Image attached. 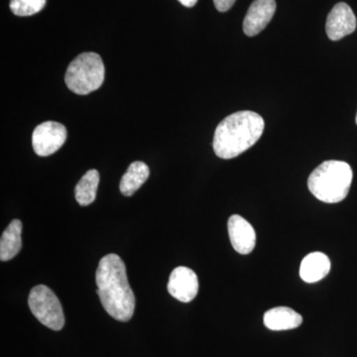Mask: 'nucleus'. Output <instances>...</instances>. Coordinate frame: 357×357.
<instances>
[{
  "label": "nucleus",
  "instance_id": "1",
  "mask_svg": "<svg viewBox=\"0 0 357 357\" xmlns=\"http://www.w3.org/2000/svg\"><path fill=\"white\" fill-rule=\"evenodd\" d=\"M98 295L105 312L119 321H128L135 310V297L128 283L124 262L119 255L103 256L96 274Z\"/></svg>",
  "mask_w": 357,
  "mask_h": 357
},
{
  "label": "nucleus",
  "instance_id": "2",
  "mask_svg": "<svg viewBox=\"0 0 357 357\" xmlns=\"http://www.w3.org/2000/svg\"><path fill=\"white\" fill-rule=\"evenodd\" d=\"M264 128V119L256 112L243 110L230 114L215 129L213 151L222 159L236 158L260 139Z\"/></svg>",
  "mask_w": 357,
  "mask_h": 357
},
{
  "label": "nucleus",
  "instance_id": "3",
  "mask_svg": "<svg viewBox=\"0 0 357 357\" xmlns=\"http://www.w3.org/2000/svg\"><path fill=\"white\" fill-rule=\"evenodd\" d=\"M352 177L354 174L349 164L331 160L312 171L307 180V187L319 201L337 204L344 201L349 195Z\"/></svg>",
  "mask_w": 357,
  "mask_h": 357
},
{
  "label": "nucleus",
  "instance_id": "4",
  "mask_svg": "<svg viewBox=\"0 0 357 357\" xmlns=\"http://www.w3.org/2000/svg\"><path fill=\"white\" fill-rule=\"evenodd\" d=\"M105 69L102 58L96 53H83L77 56L65 75L68 89L77 95H89L102 86Z\"/></svg>",
  "mask_w": 357,
  "mask_h": 357
},
{
  "label": "nucleus",
  "instance_id": "5",
  "mask_svg": "<svg viewBox=\"0 0 357 357\" xmlns=\"http://www.w3.org/2000/svg\"><path fill=\"white\" fill-rule=\"evenodd\" d=\"M28 304L32 314L40 323L53 331H60L65 326L62 305L57 296L45 285L35 286L30 292Z\"/></svg>",
  "mask_w": 357,
  "mask_h": 357
},
{
  "label": "nucleus",
  "instance_id": "6",
  "mask_svg": "<svg viewBox=\"0 0 357 357\" xmlns=\"http://www.w3.org/2000/svg\"><path fill=\"white\" fill-rule=\"evenodd\" d=\"M67 135V129L62 123L55 121L43 122L33 132V149L38 156H50L64 145Z\"/></svg>",
  "mask_w": 357,
  "mask_h": 357
},
{
  "label": "nucleus",
  "instance_id": "7",
  "mask_svg": "<svg viewBox=\"0 0 357 357\" xmlns=\"http://www.w3.org/2000/svg\"><path fill=\"white\" fill-rule=\"evenodd\" d=\"M356 17L351 6L344 2H340L328 13L326 31L328 38L338 41L356 31Z\"/></svg>",
  "mask_w": 357,
  "mask_h": 357
},
{
  "label": "nucleus",
  "instance_id": "8",
  "mask_svg": "<svg viewBox=\"0 0 357 357\" xmlns=\"http://www.w3.org/2000/svg\"><path fill=\"white\" fill-rule=\"evenodd\" d=\"M168 291L172 297L180 302L190 303L198 295V276L190 268H175L169 278Z\"/></svg>",
  "mask_w": 357,
  "mask_h": 357
},
{
  "label": "nucleus",
  "instance_id": "9",
  "mask_svg": "<svg viewBox=\"0 0 357 357\" xmlns=\"http://www.w3.org/2000/svg\"><path fill=\"white\" fill-rule=\"evenodd\" d=\"M276 11L275 0H255L243 20V31L249 37L256 36L273 18Z\"/></svg>",
  "mask_w": 357,
  "mask_h": 357
},
{
  "label": "nucleus",
  "instance_id": "10",
  "mask_svg": "<svg viewBox=\"0 0 357 357\" xmlns=\"http://www.w3.org/2000/svg\"><path fill=\"white\" fill-rule=\"evenodd\" d=\"M227 227L234 250L244 255L252 252L256 244V234L252 225L241 215H234L229 218Z\"/></svg>",
  "mask_w": 357,
  "mask_h": 357
},
{
  "label": "nucleus",
  "instance_id": "11",
  "mask_svg": "<svg viewBox=\"0 0 357 357\" xmlns=\"http://www.w3.org/2000/svg\"><path fill=\"white\" fill-rule=\"evenodd\" d=\"M330 258L323 252H312L303 259L300 266V276L307 283H316L330 273Z\"/></svg>",
  "mask_w": 357,
  "mask_h": 357
},
{
  "label": "nucleus",
  "instance_id": "12",
  "mask_svg": "<svg viewBox=\"0 0 357 357\" xmlns=\"http://www.w3.org/2000/svg\"><path fill=\"white\" fill-rule=\"evenodd\" d=\"M264 325L271 331H288L299 328L303 323L300 314L288 307H276L264 314Z\"/></svg>",
  "mask_w": 357,
  "mask_h": 357
},
{
  "label": "nucleus",
  "instance_id": "13",
  "mask_svg": "<svg viewBox=\"0 0 357 357\" xmlns=\"http://www.w3.org/2000/svg\"><path fill=\"white\" fill-rule=\"evenodd\" d=\"M21 232L22 222L20 220H14L2 234L0 239V260L8 261L20 253L21 245Z\"/></svg>",
  "mask_w": 357,
  "mask_h": 357
},
{
  "label": "nucleus",
  "instance_id": "14",
  "mask_svg": "<svg viewBox=\"0 0 357 357\" xmlns=\"http://www.w3.org/2000/svg\"><path fill=\"white\" fill-rule=\"evenodd\" d=\"M149 168L144 162L135 161L128 167L121 181V192L126 197L132 196L149 178Z\"/></svg>",
  "mask_w": 357,
  "mask_h": 357
},
{
  "label": "nucleus",
  "instance_id": "15",
  "mask_svg": "<svg viewBox=\"0 0 357 357\" xmlns=\"http://www.w3.org/2000/svg\"><path fill=\"white\" fill-rule=\"evenodd\" d=\"M100 184V174L96 170H89L79 181L75 189V196L79 204L86 206L95 202L98 187Z\"/></svg>",
  "mask_w": 357,
  "mask_h": 357
},
{
  "label": "nucleus",
  "instance_id": "16",
  "mask_svg": "<svg viewBox=\"0 0 357 357\" xmlns=\"http://www.w3.org/2000/svg\"><path fill=\"white\" fill-rule=\"evenodd\" d=\"M46 0H10V9L17 16H31L44 8Z\"/></svg>",
  "mask_w": 357,
  "mask_h": 357
},
{
  "label": "nucleus",
  "instance_id": "17",
  "mask_svg": "<svg viewBox=\"0 0 357 357\" xmlns=\"http://www.w3.org/2000/svg\"><path fill=\"white\" fill-rule=\"evenodd\" d=\"M236 1V0H213V3L220 13H225L234 6Z\"/></svg>",
  "mask_w": 357,
  "mask_h": 357
},
{
  "label": "nucleus",
  "instance_id": "18",
  "mask_svg": "<svg viewBox=\"0 0 357 357\" xmlns=\"http://www.w3.org/2000/svg\"><path fill=\"white\" fill-rule=\"evenodd\" d=\"M178 1L185 7H192L196 6L198 0H178Z\"/></svg>",
  "mask_w": 357,
  "mask_h": 357
},
{
  "label": "nucleus",
  "instance_id": "19",
  "mask_svg": "<svg viewBox=\"0 0 357 357\" xmlns=\"http://www.w3.org/2000/svg\"><path fill=\"white\" fill-rule=\"evenodd\" d=\"M356 124H357V114H356Z\"/></svg>",
  "mask_w": 357,
  "mask_h": 357
}]
</instances>
